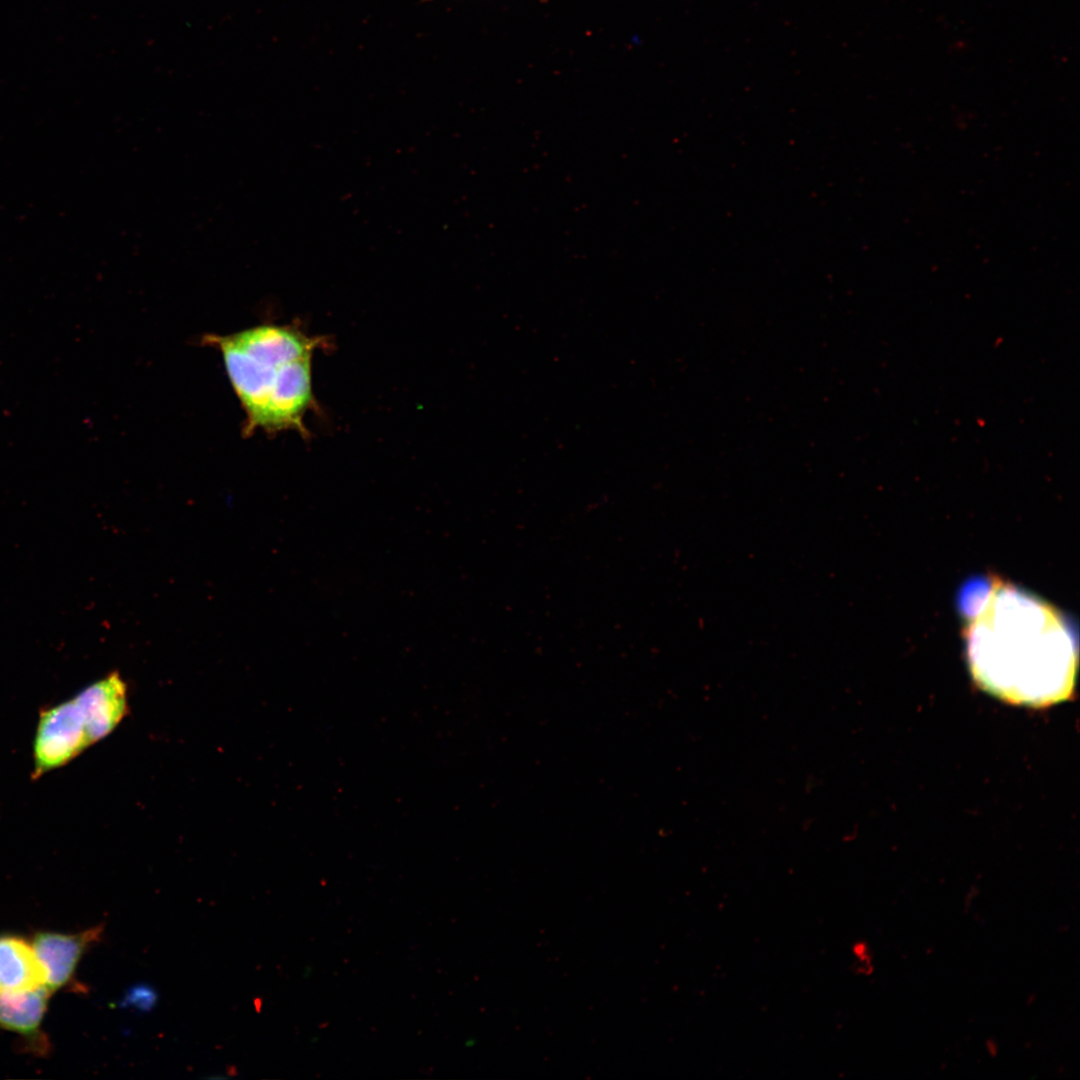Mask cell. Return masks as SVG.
I'll return each mask as SVG.
<instances>
[{
    "mask_svg": "<svg viewBox=\"0 0 1080 1080\" xmlns=\"http://www.w3.org/2000/svg\"><path fill=\"white\" fill-rule=\"evenodd\" d=\"M962 592L969 668L983 689L1032 706L1071 695L1077 640L1059 610L998 578L975 580Z\"/></svg>",
    "mask_w": 1080,
    "mask_h": 1080,
    "instance_id": "6da1fadb",
    "label": "cell"
},
{
    "mask_svg": "<svg viewBox=\"0 0 1080 1080\" xmlns=\"http://www.w3.org/2000/svg\"><path fill=\"white\" fill-rule=\"evenodd\" d=\"M222 354L246 415L243 433L296 429L313 404L311 362L319 339L296 327L260 325L230 335H206Z\"/></svg>",
    "mask_w": 1080,
    "mask_h": 1080,
    "instance_id": "7a4b0ae2",
    "label": "cell"
},
{
    "mask_svg": "<svg viewBox=\"0 0 1080 1080\" xmlns=\"http://www.w3.org/2000/svg\"><path fill=\"white\" fill-rule=\"evenodd\" d=\"M84 716L75 699L41 710L33 745V778L60 768L87 749Z\"/></svg>",
    "mask_w": 1080,
    "mask_h": 1080,
    "instance_id": "3957f363",
    "label": "cell"
},
{
    "mask_svg": "<svg viewBox=\"0 0 1080 1080\" xmlns=\"http://www.w3.org/2000/svg\"><path fill=\"white\" fill-rule=\"evenodd\" d=\"M104 930L98 925L77 933L39 932L33 949L46 972L45 987L52 994L71 983L75 970L88 948L98 942Z\"/></svg>",
    "mask_w": 1080,
    "mask_h": 1080,
    "instance_id": "277c9868",
    "label": "cell"
},
{
    "mask_svg": "<svg viewBox=\"0 0 1080 1080\" xmlns=\"http://www.w3.org/2000/svg\"><path fill=\"white\" fill-rule=\"evenodd\" d=\"M74 699L92 744L110 734L127 712V688L118 673L91 684Z\"/></svg>",
    "mask_w": 1080,
    "mask_h": 1080,
    "instance_id": "5b68a950",
    "label": "cell"
},
{
    "mask_svg": "<svg viewBox=\"0 0 1080 1080\" xmlns=\"http://www.w3.org/2000/svg\"><path fill=\"white\" fill-rule=\"evenodd\" d=\"M46 972L32 944L15 935H0V994L45 986Z\"/></svg>",
    "mask_w": 1080,
    "mask_h": 1080,
    "instance_id": "8992f818",
    "label": "cell"
},
{
    "mask_svg": "<svg viewBox=\"0 0 1080 1080\" xmlns=\"http://www.w3.org/2000/svg\"><path fill=\"white\" fill-rule=\"evenodd\" d=\"M51 993L45 986L34 990L0 994V1029L22 1035L43 1049L46 1040L40 1030Z\"/></svg>",
    "mask_w": 1080,
    "mask_h": 1080,
    "instance_id": "52a82bcc",
    "label": "cell"
},
{
    "mask_svg": "<svg viewBox=\"0 0 1080 1080\" xmlns=\"http://www.w3.org/2000/svg\"><path fill=\"white\" fill-rule=\"evenodd\" d=\"M986 1051L990 1057H996L999 1053V1046L995 1039L989 1038L985 1041Z\"/></svg>",
    "mask_w": 1080,
    "mask_h": 1080,
    "instance_id": "ba28073f",
    "label": "cell"
}]
</instances>
